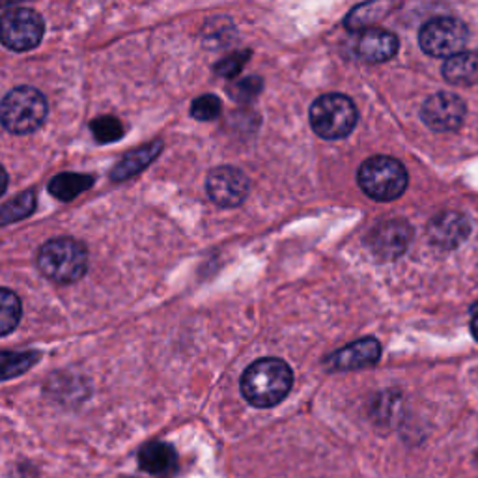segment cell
Instances as JSON below:
<instances>
[{"label":"cell","mask_w":478,"mask_h":478,"mask_svg":"<svg viewBox=\"0 0 478 478\" xmlns=\"http://www.w3.org/2000/svg\"><path fill=\"white\" fill-rule=\"evenodd\" d=\"M21 314L19 296L8 288H0V337L10 335L19 326Z\"/></svg>","instance_id":"20"},{"label":"cell","mask_w":478,"mask_h":478,"mask_svg":"<svg viewBox=\"0 0 478 478\" xmlns=\"http://www.w3.org/2000/svg\"><path fill=\"white\" fill-rule=\"evenodd\" d=\"M139 465L150 474H165L176 467V453L163 441H151L141 449Z\"/></svg>","instance_id":"17"},{"label":"cell","mask_w":478,"mask_h":478,"mask_svg":"<svg viewBox=\"0 0 478 478\" xmlns=\"http://www.w3.org/2000/svg\"><path fill=\"white\" fill-rule=\"evenodd\" d=\"M471 331H473L474 338L478 340V314H474V317H473V322H471Z\"/></svg>","instance_id":"27"},{"label":"cell","mask_w":478,"mask_h":478,"mask_svg":"<svg viewBox=\"0 0 478 478\" xmlns=\"http://www.w3.org/2000/svg\"><path fill=\"white\" fill-rule=\"evenodd\" d=\"M379 357H381V344L376 338L368 337L340 347L338 352L327 357L326 365L331 370H340V372L361 370L374 366L379 361Z\"/></svg>","instance_id":"11"},{"label":"cell","mask_w":478,"mask_h":478,"mask_svg":"<svg viewBox=\"0 0 478 478\" xmlns=\"http://www.w3.org/2000/svg\"><path fill=\"white\" fill-rule=\"evenodd\" d=\"M413 236L411 227L402 219H391L377 225L370 238V249L381 260H396L405 252L409 239Z\"/></svg>","instance_id":"10"},{"label":"cell","mask_w":478,"mask_h":478,"mask_svg":"<svg viewBox=\"0 0 478 478\" xmlns=\"http://www.w3.org/2000/svg\"><path fill=\"white\" fill-rule=\"evenodd\" d=\"M47 111V100L40 90L19 86L0 102V123L14 135H30L44 125Z\"/></svg>","instance_id":"2"},{"label":"cell","mask_w":478,"mask_h":478,"mask_svg":"<svg viewBox=\"0 0 478 478\" xmlns=\"http://www.w3.org/2000/svg\"><path fill=\"white\" fill-rule=\"evenodd\" d=\"M163 150V142L161 141H153L150 144H144L130 153H125L122 161H118V165L112 169L111 178L114 181H125L133 176H137L139 172H142L150 163H153L155 159L159 157Z\"/></svg>","instance_id":"14"},{"label":"cell","mask_w":478,"mask_h":478,"mask_svg":"<svg viewBox=\"0 0 478 478\" xmlns=\"http://www.w3.org/2000/svg\"><path fill=\"white\" fill-rule=\"evenodd\" d=\"M90 130L93 133V139L102 142V144H109V142H116L123 137V125L118 118L114 116H100L95 118L90 123Z\"/></svg>","instance_id":"22"},{"label":"cell","mask_w":478,"mask_h":478,"mask_svg":"<svg viewBox=\"0 0 478 478\" xmlns=\"http://www.w3.org/2000/svg\"><path fill=\"white\" fill-rule=\"evenodd\" d=\"M45 23L38 12L28 8H14L0 15V44L10 51H30L40 45Z\"/></svg>","instance_id":"7"},{"label":"cell","mask_w":478,"mask_h":478,"mask_svg":"<svg viewBox=\"0 0 478 478\" xmlns=\"http://www.w3.org/2000/svg\"><path fill=\"white\" fill-rule=\"evenodd\" d=\"M92 185H93V178L88 174L63 172L51 180L49 193L62 202H70L77 199L79 195H83L84 190H88Z\"/></svg>","instance_id":"18"},{"label":"cell","mask_w":478,"mask_h":478,"mask_svg":"<svg viewBox=\"0 0 478 478\" xmlns=\"http://www.w3.org/2000/svg\"><path fill=\"white\" fill-rule=\"evenodd\" d=\"M40 271L60 284L79 280L88 268V250L73 238H54L38 254Z\"/></svg>","instance_id":"4"},{"label":"cell","mask_w":478,"mask_h":478,"mask_svg":"<svg viewBox=\"0 0 478 478\" xmlns=\"http://www.w3.org/2000/svg\"><path fill=\"white\" fill-rule=\"evenodd\" d=\"M443 77L454 86L474 84L478 81V53L462 51L444 58Z\"/></svg>","instance_id":"15"},{"label":"cell","mask_w":478,"mask_h":478,"mask_svg":"<svg viewBox=\"0 0 478 478\" xmlns=\"http://www.w3.org/2000/svg\"><path fill=\"white\" fill-rule=\"evenodd\" d=\"M294 385V372L282 359L268 357L254 361L241 376V395L254 407L280 404Z\"/></svg>","instance_id":"1"},{"label":"cell","mask_w":478,"mask_h":478,"mask_svg":"<svg viewBox=\"0 0 478 478\" xmlns=\"http://www.w3.org/2000/svg\"><path fill=\"white\" fill-rule=\"evenodd\" d=\"M220 111H222L220 100L211 93L200 95V98H197L193 105H190V116L199 122H213L220 116Z\"/></svg>","instance_id":"24"},{"label":"cell","mask_w":478,"mask_h":478,"mask_svg":"<svg viewBox=\"0 0 478 478\" xmlns=\"http://www.w3.org/2000/svg\"><path fill=\"white\" fill-rule=\"evenodd\" d=\"M471 310H473V314H478V303H474V305L471 307Z\"/></svg>","instance_id":"28"},{"label":"cell","mask_w":478,"mask_h":478,"mask_svg":"<svg viewBox=\"0 0 478 478\" xmlns=\"http://www.w3.org/2000/svg\"><path fill=\"white\" fill-rule=\"evenodd\" d=\"M359 112L356 103L344 93H326L310 107V125L317 137L326 141L346 139L356 130Z\"/></svg>","instance_id":"5"},{"label":"cell","mask_w":478,"mask_h":478,"mask_svg":"<svg viewBox=\"0 0 478 478\" xmlns=\"http://www.w3.org/2000/svg\"><path fill=\"white\" fill-rule=\"evenodd\" d=\"M395 0H368V3H363L349 12L344 19V24L347 30L356 32L374 28V24L385 19L395 10Z\"/></svg>","instance_id":"16"},{"label":"cell","mask_w":478,"mask_h":478,"mask_svg":"<svg viewBox=\"0 0 478 478\" xmlns=\"http://www.w3.org/2000/svg\"><path fill=\"white\" fill-rule=\"evenodd\" d=\"M467 105L454 92H435L423 103L421 118L435 133H453L463 125Z\"/></svg>","instance_id":"8"},{"label":"cell","mask_w":478,"mask_h":478,"mask_svg":"<svg viewBox=\"0 0 478 478\" xmlns=\"http://www.w3.org/2000/svg\"><path fill=\"white\" fill-rule=\"evenodd\" d=\"M363 193L377 202L400 199L407 189V171L395 157L374 155L361 165L357 174Z\"/></svg>","instance_id":"3"},{"label":"cell","mask_w":478,"mask_h":478,"mask_svg":"<svg viewBox=\"0 0 478 478\" xmlns=\"http://www.w3.org/2000/svg\"><path fill=\"white\" fill-rule=\"evenodd\" d=\"M34 210H36V195L32 193V190H26V193L19 195L17 199H12L6 204L0 206V227L10 225L14 220H21Z\"/></svg>","instance_id":"21"},{"label":"cell","mask_w":478,"mask_h":478,"mask_svg":"<svg viewBox=\"0 0 478 478\" xmlns=\"http://www.w3.org/2000/svg\"><path fill=\"white\" fill-rule=\"evenodd\" d=\"M262 88H264V81L257 75H250V77H245V79L230 84L229 93L234 102L249 103L257 98V95L262 92Z\"/></svg>","instance_id":"23"},{"label":"cell","mask_w":478,"mask_h":478,"mask_svg":"<svg viewBox=\"0 0 478 478\" xmlns=\"http://www.w3.org/2000/svg\"><path fill=\"white\" fill-rule=\"evenodd\" d=\"M250 58V51H238V53H232L229 56L222 58L220 62H217L213 66V72L219 75V77H225V79H234L241 73V70L245 68V63L249 62Z\"/></svg>","instance_id":"25"},{"label":"cell","mask_w":478,"mask_h":478,"mask_svg":"<svg viewBox=\"0 0 478 478\" xmlns=\"http://www.w3.org/2000/svg\"><path fill=\"white\" fill-rule=\"evenodd\" d=\"M40 359L42 356L38 352H0V381L12 379L28 372Z\"/></svg>","instance_id":"19"},{"label":"cell","mask_w":478,"mask_h":478,"mask_svg":"<svg viewBox=\"0 0 478 478\" xmlns=\"http://www.w3.org/2000/svg\"><path fill=\"white\" fill-rule=\"evenodd\" d=\"M428 232L437 247L454 249L469 236L471 225L465 215L456 211H444L430 222Z\"/></svg>","instance_id":"13"},{"label":"cell","mask_w":478,"mask_h":478,"mask_svg":"<svg viewBox=\"0 0 478 478\" xmlns=\"http://www.w3.org/2000/svg\"><path fill=\"white\" fill-rule=\"evenodd\" d=\"M469 30L456 17H435L423 24L419 32L421 49L434 58H449L465 51Z\"/></svg>","instance_id":"6"},{"label":"cell","mask_w":478,"mask_h":478,"mask_svg":"<svg viewBox=\"0 0 478 478\" xmlns=\"http://www.w3.org/2000/svg\"><path fill=\"white\" fill-rule=\"evenodd\" d=\"M249 178L236 167H217L208 174L206 190L211 202L220 208H236L249 195Z\"/></svg>","instance_id":"9"},{"label":"cell","mask_w":478,"mask_h":478,"mask_svg":"<svg viewBox=\"0 0 478 478\" xmlns=\"http://www.w3.org/2000/svg\"><path fill=\"white\" fill-rule=\"evenodd\" d=\"M6 187H8V174L3 167H0V195H5Z\"/></svg>","instance_id":"26"},{"label":"cell","mask_w":478,"mask_h":478,"mask_svg":"<svg viewBox=\"0 0 478 478\" xmlns=\"http://www.w3.org/2000/svg\"><path fill=\"white\" fill-rule=\"evenodd\" d=\"M400 49L398 38L389 30L368 28L357 40L356 54L366 63H381L396 56Z\"/></svg>","instance_id":"12"}]
</instances>
